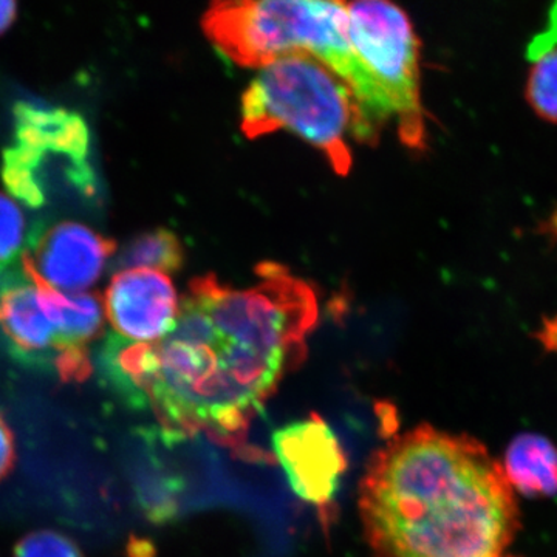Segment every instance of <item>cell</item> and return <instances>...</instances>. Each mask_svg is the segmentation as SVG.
Segmentation results:
<instances>
[{
    "instance_id": "6da1fadb",
    "label": "cell",
    "mask_w": 557,
    "mask_h": 557,
    "mask_svg": "<svg viewBox=\"0 0 557 557\" xmlns=\"http://www.w3.org/2000/svg\"><path fill=\"white\" fill-rule=\"evenodd\" d=\"M258 276L247 289L212 274L190 282L174 327L156 343L109 336L101 369L113 391L152 410L171 435L245 449L251 421L306 359L319 317L313 288L285 267L260 263Z\"/></svg>"
},
{
    "instance_id": "7a4b0ae2",
    "label": "cell",
    "mask_w": 557,
    "mask_h": 557,
    "mask_svg": "<svg viewBox=\"0 0 557 557\" xmlns=\"http://www.w3.org/2000/svg\"><path fill=\"white\" fill-rule=\"evenodd\" d=\"M359 515L375 557H497L519 530L500 461L478 440L431 426L375 453Z\"/></svg>"
},
{
    "instance_id": "3957f363",
    "label": "cell",
    "mask_w": 557,
    "mask_h": 557,
    "mask_svg": "<svg viewBox=\"0 0 557 557\" xmlns=\"http://www.w3.org/2000/svg\"><path fill=\"white\" fill-rule=\"evenodd\" d=\"M201 24L214 46L244 67L262 69L292 54L317 58L347 84L370 132L381 134L394 121L387 98L351 46L346 3L219 2Z\"/></svg>"
},
{
    "instance_id": "277c9868",
    "label": "cell",
    "mask_w": 557,
    "mask_h": 557,
    "mask_svg": "<svg viewBox=\"0 0 557 557\" xmlns=\"http://www.w3.org/2000/svg\"><path fill=\"white\" fill-rule=\"evenodd\" d=\"M292 131L348 174V137L366 143L361 112L346 83L310 54H292L260 69L242 98V131L258 138Z\"/></svg>"
},
{
    "instance_id": "5b68a950",
    "label": "cell",
    "mask_w": 557,
    "mask_h": 557,
    "mask_svg": "<svg viewBox=\"0 0 557 557\" xmlns=\"http://www.w3.org/2000/svg\"><path fill=\"white\" fill-rule=\"evenodd\" d=\"M351 46L387 98L403 145L426 148L420 42L408 14L391 2L348 3Z\"/></svg>"
},
{
    "instance_id": "8992f818",
    "label": "cell",
    "mask_w": 557,
    "mask_h": 557,
    "mask_svg": "<svg viewBox=\"0 0 557 557\" xmlns=\"http://www.w3.org/2000/svg\"><path fill=\"white\" fill-rule=\"evenodd\" d=\"M89 153V127L78 113L17 102L13 145L2 156L7 168L39 185L40 172L47 171L50 159H61L84 178L95 182Z\"/></svg>"
},
{
    "instance_id": "52a82bcc",
    "label": "cell",
    "mask_w": 557,
    "mask_h": 557,
    "mask_svg": "<svg viewBox=\"0 0 557 557\" xmlns=\"http://www.w3.org/2000/svg\"><path fill=\"white\" fill-rule=\"evenodd\" d=\"M273 449L293 493L322 512L338 497L347 457L327 421L317 413L276 429Z\"/></svg>"
},
{
    "instance_id": "ba28073f",
    "label": "cell",
    "mask_w": 557,
    "mask_h": 557,
    "mask_svg": "<svg viewBox=\"0 0 557 557\" xmlns=\"http://www.w3.org/2000/svg\"><path fill=\"white\" fill-rule=\"evenodd\" d=\"M116 244L76 222L35 231L25 248V276L61 293H84L100 278Z\"/></svg>"
},
{
    "instance_id": "9c48e42d",
    "label": "cell",
    "mask_w": 557,
    "mask_h": 557,
    "mask_svg": "<svg viewBox=\"0 0 557 557\" xmlns=\"http://www.w3.org/2000/svg\"><path fill=\"white\" fill-rule=\"evenodd\" d=\"M180 300L172 281L153 270L120 271L106 292L104 310L121 338L156 343L171 332Z\"/></svg>"
},
{
    "instance_id": "30bf717a",
    "label": "cell",
    "mask_w": 557,
    "mask_h": 557,
    "mask_svg": "<svg viewBox=\"0 0 557 557\" xmlns=\"http://www.w3.org/2000/svg\"><path fill=\"white\" fill-rule=\"evenodd\" d=\"M0 332L14 357L27 364L53 366L57 330L44 313L32 281L14 278L0 289Z\"/></svg>"
},
{
    "instance_id": "8fae6325",
    "label": "cell",
    "mask_w": 557,
    "mask_h": 557,
    "mask_svg": "<svg viewBox=\"0 0 557 557\" xmlns=\"http://www.w3.org/2000/svg\"><path fill=\"white\" fill-rule=\"evenodd\" d=\"M38 288L44 313L57 330V351L65 347H87L100 335L104 321V306L94 293H61L40 281Z\"/></svg>"
},
{
    "instance_id": "7c38bea8",
    "label": "cell",
    "mask_w": 557,
    "mask_h": 557,
    "mask_svg": "<svg viewBox=\"0 0 557 557\" xmlns=\"http://www.w3.org/2000/svg\"><path fill=\"white\" fill-rule=\"evenodd\" d=\"M505 474L525 496H555L557 493V448L541 435H520L509 445Z\"/></svg>"
},
{
    "instance_id": "4fadbf2b",
    "label": "cell",
    "mask_w": 557,
    "mask_h": 557,
    "mask_svg": "<svg viewBox=\"0 0 557 557\" xmlns=\"http://www.w3.org/2000/svg\"><path fill=\"white\" fill-rule=\"evenodd\" d=\"M185 262V249L172 231L156 230L132 240L121 251L116 267L126 270H153L175 273Z\"/></svg>"
},
{
    "instance_id": "5bb4252c",
    "label": "cell",
    "mask_w": 557,
    "mask_h": 557,
    "mask_svg": "<svg viewBox=\"0 0 557 557\" xmlns=\"http://www.w3.org/2000/svg\"><path fill=\"white\" fill-rule=\"evenodd\" d=\"M536 60L528 75L525 97L536 115L557 123V46L534 50Z\"/></svg>"
},
{
    "instance_id": "9a60e30c",
    "label": "cell",
    "mask_w": 557,
    "mask_h": 557,
    "mask_svg": "<svg viewBox=\"0 0 557 557\" xmlns=\"http://www.w3.org/2000/svg\"><path fill=\"white\" fill-rule=\"evenodd\" d=\"M25 231L27 225L21 208L0 193V273L24 258Z\"/></svg>"
},
{
    "instance_id": "2e32d148",
    "label": "cell",
    "mask_w": 557,
    "mask_h": 557,
    "mask_svg": "<svg viewBox=\"0 0 557 557\" xmlns=\"http://www.w3.org/2000/svg\"><path fill=\"white\" fill-rule=\"evenodd\" d=\"M14 557H84L78 545L65 534L40 530L27 534L14 547Z\"/></svg>"
},
{
    "instance_id": "e0dca14e",
    "label": "cell",
    "mask_w": 557,
    "mask_h": 557,
    "mask_svg": "<svg viewBox=\"0 0 557 557\" xmlns=\"http://www.w3.org/2000/svg\"><path fill=\"white\" fill-rule=\"evenodd\" d=\"M53 369L65 384L84 383L91 373V361L87 347H65L57 351Z\"/></svg>"
},
{
    "instance_id": "ac0fdd59",
    "label": "cell",
    "mask_w": 557,
    "mask_h": 557,
    "mask_svg": "<svg viewBox=\"0 0 557 557\" xmlns=\"http://www.w3.org/2000/svg\"><path fill=\"white\" fill-rule=\"evenodd\" d=\"M16 460V446H14L13 432L0 413V482L10 474Z\"/></svg>"
},
{
    "instance_id": "d6986e66",
    "label": "cell",
    "mask_w": 557,
    "mask_h": 557,
    "mask_svg": "<svg viewBox=\"0 0 557 557\" xmlns=\"http://www.w3.org/2000/svg\"><path fill=\"white\" fill-rule=\"evenodd\" d=\"M17 5L9 0H0V35L9 30L11 24L16 20Z\"/></svg>"
},
{
    "instance_id": "ffe728a7",
    "label": "cell",
    "mask_w": 557,
    "mask_h": 557,
    "mask_svg": "<svg viewBox=\"0 0 557 557\" xmlns=\"http://www.w3.org/2000/svg\"><path fill=\"white\" fill-rule=\"evenodd\" d=\"M545 341L548 346L557 348V319L555 322H548L547 329H545Z\"/></svg>"
},
{
    "instance_id": "44dd1931",
    "label": "cell",
    "mask_w": 557,
    "mask_h": 557,
    "mask_svg": "<svg viewBox=\"0 0 557 557\" xmlns=\"http://www.w3.org/2000/svg\"><path fill=\"white\" fill-rule=\"evenodd\" d=\"M497 557H502V556H497Z\"/></svg>"
}]
</instances>
